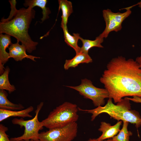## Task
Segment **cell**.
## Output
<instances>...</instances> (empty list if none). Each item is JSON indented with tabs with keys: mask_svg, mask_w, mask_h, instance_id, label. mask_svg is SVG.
<instances>
[{
	"mask_svg": "<svg viewBox=\"0 0 141 141\" xmlns=\"http://www.w3.org/2000/svg\"><path fill=\"white\" fill-rule=\"evenodd\" d=\"M11 141H40L39 139L37 140H34L32 139H31L29 140H21L19 141H15L13 140H10Z\"/></svg>",
	"mask_w": 141,
	"mask_h": 141,
	"instance_id": "27",
	"label": "cell"
},
{
	"mask_svg": "<svg viewBox=\"0 0 141 141\" xmlns=\"http://www.w3.org/2000/svg\"><path fill=\"white\" fill-rule=\"evenodd\" d=\"M59 9L62 11V20L61 27L67 26V24L69 16L73 12L72 2L67 0H58Z\"/></svg>",
	"mask_w": 141,
	"mask_h": 141,
	"instance_id": "14",
	"label": "cell"
},
{
	"mask_svg": "<svg viewBox=\"0 0 141 141\" xmlns=\"http://www.w3.org/2000/svg\"><path fill=\"white\" fill-rule=\"evenodd\" d=\"M135 60L138 63L141 68V52L140 56L137 57Z\"/></svg>",
	"mask_w": 141,
	"mask_h": 141,
	"instance_id": "25",
	"label": "cell"
},
{
	"mask_svg": "<svg viewBox=\"0 0 141 141\" xmlns=\"http://www.w3.org/2000/svg\"><path fill=\"white\" fill-rule=\"evenodd\" d=\"M122 127L118 134L112 138L113 141H130V136H132V133L128 131V126L129 122L123 121Z\"/></svg>",
	"mask_w": 141,
	"mask_h": 141,
	"instance_id": "20",
	"label": "cell"
},
{
	"mask_svg": "<svg viewBox=\"0 0 141 141\" xmlns=\"http://www.w3.org/2000/svg\"><path fill=\"white\" fill-rule=\"evenodd\" d=\"M43 104V102H41L37 105L35 111V116L31 119L25 120L22 118H21L19 119L15 118L12 120L13 124L18 125L21 128L24 127L25 130L24 134L22 136L18 137L11 138L10 140L19 141L39 139V131L43 129L44 126L42 122L38 120V116Z\"/></svg>",
	"mask_w": 141,
	"mask_h": 141,
	"instance_id": "5",
	"label": "cell"
},
{
	"mask_svg": "<svg viewBox=\"0 0 141 141\" xmlns=\"http://www.w3.org/2000/svg\"><path fill=\"white\" fill-rule=\"evenodd\" d=\"M78 110L76 104L66 102L54 109L42 122L49 129L63 127L77 122Z\"/></svg>",
	"mask_w": 141,
	"mask_h": 141,
	"instance_id": "4",
	"label": "cell"
},
{
	"mask_svg": "<svg viewBox=\"0 0 141 141\" xmlns=\"http://www.w3.org/2000/svg\"><path fill=\"white\" fill-rule=\"evenodd\" d=\"M8 94L4 90H0V109L10 110H21L24 107L20 104H15L8 99Z\"/></svg>",
	"mask_w": 141,
	"mask_h": 141,
	"instance_id": "15",
	"label": "cell"
},
{
	"mask_svg": "<svg viewBox=\"0 0 141 141\" xmlns=\"http://www.w3.org/2000/svg\"><path fill=\"white\" fill-rule=\"evenodd\" d=\"M100 81L115 103L127 96L141 97V68L133 59L121 56L112 58Z\"/></svg>",
	"mask_w": 141,
	"mask_h": 141,
	"instance_id": "1",
	"label": "cell"
},
{
	"mask_svg": "<svg viewBox=\"0 0 141 141\" xmlns=\"http://www.w3.org/2000/svg\"><path fill=\"white\" fill-rule=\"evenodd\" d=\"M66 86L77 91L84 98L92 100L95 106L97 107L104 105L105 99L109 98V93L106 89L95 87L90 80L86 78L81 79L79 85Z\"/></svg>",
	"mask_w": 141,
	"mask_h": 141,
	"instance_id": "6",
	"label": "cell"
},
{
	"mask_svg": "<svg viewBox=\"0 0 141 141\" xmlns=\"http://www.w3.org/2000/svg\"><path fill=\"white\" fill-rule=\"evenodd\" d=\"M121 121H119L115 124L111 126L109 123L105 122H101V125L98 130L102 133L101 135L97 138L98 140H103L106 139L113 138L120 131Z\"/></svg>",
	"mask_w": 141,
	"mask_h": 141,
	"instance_id": "11",
	"label": "cell"
},
{
	"mask_svg": "<svg viewBox=\"0 0 141 141\" xmlns=\"http://www.w3.org/2000/svg\"><path fill=\"white\" fill-rule=\"evenodd\" d=\"M130 101L125 97L115 105L112 102V99L109 98L107 104L103 107L100 106L92 109H83L78 108V110L91 114V121L101 113H107L118 121H126L135 125L138 132V129L141 126V118L138 112L131 110Z\"/></svg>",
	"mask_w": 141,
	"mask_h": 141,
	"instance_id": "3",
	"label": "cell"
},
{
	"mask_svg": "<svg viewBox=\"0 0 141 141\" xmlns=\"http://www.w3.org/2000/svg\"><path fill=\"white\" fill-rule=\"evenodd\" d=\"M19 41L17 40V42L12 44L8 48L9 58H12L16 61H21L25 58L30 59L36 61L35 59L39 58V57L28 55L26 52L27 50L25 46L23 44H19Z\"/></svg>",
	"mask_w": 141,
	"mask_h": 141,
	"instance_id": "9",
	"label": "cell"
},
{
	"mask_svg": "<svg viewBox=\"0 0 141 141\" xmlns=\"http://www.w3.org/2000/svg\"><path fill=\"white\" fill-rule=\"evenodd\" d=\"M130 100L137 103H141V97L137 96H133L132 98L126 97Z\"/></svg>",
	"mask_w": 141,
	"mask_h": 141,
	"instance_id": "24",
	"label": "cell"
},
{
	"mask_svg": "<svg viewBox=\"0 0 141 141\" xmlns=\"http://www.w3.org/2000/svg\"><path fill=\"white\" fill-rule=\"evenodd\" d=\"M78 129L77 122L72 123L39 133V139L40 141H72L77 136Z\"/></svg>",
	"mask_w": 141,
	"mask_h": 141,
	"instance_id": "7",
	"label": "cell"
},
{
	"mask_svg": "<svg viewBox=\"0 0 141 141\" xmlns=\"http://www.w3.org/2000/svg\"><path fill=\"white\" fill-rule=\"evenodd\" d=\"M10 69L8 66L5 69L4 72L0 76V89L8 91L9 93L14 91L16 88L14 85H11L9 81L8 75Z\"/></svg>",
	"mask_w": 141,
	"mask_h": 141,
	"instance_id": "19",
	"label": "cell"
},
{
	"mask_svg": "<svg viewBox=\"0 0 141 141\" xmlns=\"http://www.w3.org/2000/svg\"><path fill=\"white\" fill-rule=\"evenodd\" d=\"M8 130L7 127L2 124H0V141H11L6 133Z\"/></svg>",
	"mask_w": 141,
	"mask_h": 141,
	"instance_id": "23",
	"label": "cell"
},
{
	"mask_svg": "<svg viewBox=\"0 0 141 141\" xmlns=\"http://www.w3.org/2000/svg\"><path fill=\"white\" fill-rule=\"evenodd\" d=\"M33 106H30L27 108L21 110H10L0 109V122L11 117H19L24 118H32L30 113L33 110Z\"/></svg>",
	"mask_w": 141,
	"mask_h": 141,
	"instance_id": "13",
	"label": "cell"
},
{
	"mask_svg": "<svg viewBox=\"0 0 141 141\" xmlns=\"http://www.w3.org/2000/svg\"><path fill=\"white\" fill-rule=\"evenodd\" d=\"M9 2L11 5V11L8 17L5 19L2 18L1 20V22H3L9 21L11 20L17 13L18 10L16 8V0H9Z\"/></svg>",
	"mask_w": 141,
	"mask_h": 141,
	"instance_id": "22",
	"label": "cell"
},
{
	"mask_svg": "<svg viewBox=\"0 0 141 141\" xmlns=\"http://www.w3.org/2000/svg\"><path fill=\"white\" fill-rule=\"evenodd\" d=\"M92 62V59L88 54L80 51L76 53L72 58L66 60L64 68L65 70H67L70 68L75 67L81 63H88Z\"/></svg>",
	"mask_w": 141,
	"mask_h": 141,
	"instance_id": "12",
	"label": "cell"
},
{
	"mask_svg": "<svg viewBox=\"0 0 141 141\" xmlns=\"http://www.w3.org/2000/svg\"><path fill=\"white\" fill-rule=\"evenodd\" d=\"M47 2L46 0H26L24 5L25 7L32 8L35 6L40 8L42 10L43 17L41 20L43 22L49 18V15L51 13L49 8L46 7Z\"/></svg>",
	"mask_w": 141,
	"mask_h": 141,
	"instance_id": "17",
	"label": "cell"
},
{
	"mask_svg": "<svg viewBox=\"0 0 141 141\" xmlns=\"http://www.w3.org/2000/svg\"><path fill=\"white\" fill-rule=\"evenodd\" d=\"M62 28L63 32L65 42L68 45L75 50L76 54L80 52L81 51V48L78 44V40L80 37L79 34L74 33L73 35H72L69 33L67 26H64Z\"/></svg>",
	"mask_w": 141,
	"mask_h": 141,
	"instance_id": "16",
	"label": "cell"
},
{
	"mask_svg": "<svg viewBox=\"0 0 141 141\" xmlns=\"http://www.w3.org/2000/svg\"><path fill=\"white\" fill-rule=\"evenodd\" d=\"M79 39L81 40L83 44L82 46L81 47L80 51L83 52L88 54L89 50L93 47L103 48L101 44L103 42L104 38L99 36L96 37L94 40L84 39L81 37Z\"/></svg>",
	"mask_w": 141,
	"mask_h": 141,
	"instance_id": "18",
	"label": "cell"
},
{
	"mask_svg": "<svg viewBox=\"0 0 141 141\" xmlns=\"http://www.w3.org/2000/svg\"><path fill=\"white\" fill-rule=\"evenodd\" d=\"M105 23V27L103 32L99 36L104 38H107L111 32H118L122 28V25L116 21L113 14V12L109 9L104 10L102 11Z\"/></svg>",
	"mask_w": 141,
	"mask_h": 141,
	"instance_id": "8",
	"label": "cell"
},
{
	"mask_svg": "<svg viewBox=\"0 0 141 141\" xmlns=\"http://www.w3.org/2000/svg\"><path fill=\"white\" fill-rule=\"evenodd\" d=\"M11 36L5 34L0 35V73L1 75L4 72L5 68L3 65L8 61L9 58V53L6 50L9 45L12 43L11 42Z\"/></svg>",
	"mask_w": 141,
	"mask_h": 141,
	"instance_id": "10",
	"label": "cell"
},
{
	"mask_svg": "<svg viewBox=\"0 0 141 141\" xmlns=\"http://www.w3.org/2000/svg\"><path fill=\"white\" fill-rule=\"evenodd\" d=\"M85 141H113L112 139H109L107 140H98L97 139V138H90L88 140Z\"/></svg>",
	"mask_w": 141,
	"mask_h": 141,
	"instance_id": "26",
	"label": "cell"
},
{
	"mask_svg": "<svg viewBox=\"0 0 141 141\" xmlns=\"http://www.w3.org/2000/svg\"><path fill=\"white\" fill-rule=\"evenodd\" d=\"M124 9H125L126 11L123 13L113 12V16L116 21L118 23L121 25L122 22L130 15L132 12L131 9L126 8Z\"/></svg>",
	"mask_w": 141,
	"mask_h": 141,
	"instance_id": "21",
	"label": "cell"
},
{
	"mask_svg": "<svg viewBox=\"0 0 141 141\" xmlns=\"http://www.w3.org/2000/svg\"><path fill=\"white\" fill-rule=\"evenodd\" d=\"M35 11L30 7L20 9L11 20L0 23V33H5L14 37L26 47L27 51L31 53L36 50L38 44L33 41L28 33V29Z\"/></svg>",
	"mask_w": 141,
	"mask_h": 141,
	"instance_id": "2",
	"label": "cell"
},
{
	"mask_svg": "<svg viewBox=\"0 0 141 141\" xmlns=\"http://www.w3.org/2000/svg\"><path fill=\"white\" fill-rule=\"evenodd\" d=\"M138 5V6L141 8V1L136 4V5Z\"/></svg>",
	"mask_w": 141,
	"mask_h": 141,
	"instance_id": "28",
	"label": "cell"
}]
</instances>
